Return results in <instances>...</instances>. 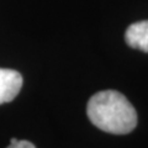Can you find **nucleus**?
I'll list each match as a JSON object with an SVG mask.
<instances>
[{"label":"nucleus","instance_id":"f257e3e1","mask_svg":"<svg viewBox=\"0 0 148 148\" xmlns=\"http://www.w3.org/2000/svg\"><path fill=\"white\" fill-rule=\"evenodd\" d=\"M88 117L101 131L126 135L137 125V112L121 92L104 90L92 95L86 108Z\"/></svg>","mask_w":148,"mask_h":148},{"label":"nucleus","instance_id":"f03ea898","mask_svg":"<svg viewBox=\"0 0 148 148\" xmlns=\"http://www.w3.org/2000/svg\"><path fill=\"white\" fill-rule=\"evenodd\" d=\"M22 75L14 69L0 68V105L10 103L22 88Z\"/></svg>","mask_w":148,"mask_h":148},{"label":"nucleus","instance_id":"7ed1b4c3","mask_svg":"<svg viewBox=\"0 0 148 148\" xmlns=\"http://www.w3.org/2000/svg\"><path fill=\"white\" fill-rule=\"evenodd\" d=\"M125 40L130 47L148 52V20L130 25L125 34Z\"/></svg>","mask_w":148,"mask_h":148},{"label":"nucleus","instance_id":"20e7f679","mask_svg":"<svg viewBox=\"0 0 148 148\" xmlns=\"http://www.w3.org/2000/svg\"><path fill=\"white\" fill-rule=\"evenodd\" d=\"M8 148H36L31 142L29 141H16L14 143H10V146Z\"/></svg>","mask_w":148,"mask_h":148}]
</instances>
